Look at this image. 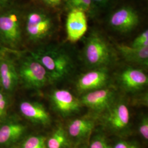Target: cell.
Wrapping results in <instances>:
<instances>
[{
	"label": "cell",
	"instance_id": "cell-1",
	"mask_svg": "<svg viewBox=\"0 0 148 148\" xmlns=\"http://www.w3.org/2000/svg\"><path fill=\"white\" fill-rule=\"evenodd\" d=\"M30 54L46 69L52 82L64 79L73 68L72 60L68 53L58 48H41Z\"/></svg>",
	"mask_w": 148,
	"mask_h": 148
},
{
	"label": "cell",
	"instance_id": "cell-2",
	"mask_svg": "<svg viewBox=\"0 0 148 148\" xmlns=\"http://www.w3.org/2000/svg\"><path fill=\"white\" fill-rule=\"evenodd\" d=\"M109 45L101 35L93 33L87 38L84 49L85 62L92 68H106L112 60Z\"/></svg>",
	"mask_w": 148,
	"mask_h": 148
},
{
	"label": "cell",
	"instance_id": "cell-3",
	"mask_svg": "<svg viewBox=\"0 0 148 148\" xmlns=\"http://www.w3.org/2000/svg\"><path fill=\"white\" fill-rule=\"evenodd\" d=\"M21 16L14 8L0 11V41L6 46L16 48L21 41Z\"/></svg>",
	"mask_w": 148,
	"mask_h": 148
},
{
	"label": "cell",
	"instance_id": "cell-4",
	"mask_svg": "<svg viewBox=\"0 0 148 148\" xmlns=\"http://www.w3.org/2000/svg\"><path fill=\"white\" fill-rule=\"evenodd\" d=\"M18 72L19 79L29 88L40 89L52 82L46 69L31 55L21 60Z\"/></svg>",
	"mask_w": 148,
	"mask_h": 148
},
{
	"label": "cell",
	"instance_id": "cell-5",
	"mask_svg": "<svg viewBox=\"0 0 148 148\" xmlns=\"http://www.w3.org/2000/svg\"><path fill=\"white\" fill-rule=\"evenodd\" d=\"M54 30L52 17L41 10L30 11L25 21V32L32 41L36 42L49 37Z\"/></svg>",
	"mask_w": 148,
	"mask_h": 148
},
{
	"label": "cell",
	"instance_id": "cell-6",
	"mask_svg": "<svg viewBox=\"0 0 148 148\" xmlns=\"http://www.w3.org/2000/svg\"><path fill=\"white\" fill-rule=\"evenodd\" d=\"M107 110L104 117L106 126L115 132H122L126 130L130 122V112L127 105L124 102L113 103Z\"/></svg>",
	"mask_w": 148,
	"mask_h": 148
},
{
	"label": "cell",
	"instance_id": "cell-7",
	"mask_svg": "<svg viewBox=\"0 0 148 148\" xmlns=\"http://www.w3.org/2000/svg\"><path fill=\"white\" fill-rule=\"evenodd\" d=\"M50 98L54 110L63 117L78 112L82 106L80 100L68 90H55Z\"/></svg>",
	"mask_w": 148,
	"mask_h": 148
},
{
	"label": "cell",
	"instance_id": "cell-8",
	"mask_svg": "<svg viewBox=\"0 0 148 148\" xmlns=\"http://www.w3.org/2000/svg\"><path fill=\"white\" fill-rule=\"evenodd\" d=\"M109 79L106 67L95 68L79 76L76 83V89L83 93L101 89L106 85Z\"/></svg>",
	"mask_w": 148,
	"mask_h": 148
},
{
	"label": "cell",
	"instance_id": "cell-9",
	"mask_svg": "<svg viewBox=\"0 0 148 148\" xmlns=\"http://www.w3.org/2000/svg\"><path fill=\"white\" fill-rule=\"evenodd\" d=\"M115 93L109 88H101L84 93L80 101L82 106L90 109L101 112L109 109L113 104Z\"/></svg>",
	"mask_w": 148,
	"mask_h": 148
},
{
	"label": "cell",
	"instance_id": "cell-10",
	"mask_svg": "<svg viewBox=\"0 0 148 148\" xmlns=\"http://www.w3.org/2000/svg\"><path fill=\"white\" fill-rule=\"evenodd\" d=\"M139 16L136 11L128 6L122 7L110 16L109 23L112 28L122 32H129L137 27Z\"/></svg>",
	"mask_w": 148,
	"mask_h": 148
},
{
	"label": "cell",
	"instance_id": "cell-11",
	"mask_svg": "<svg viewBox=\"0 0 148 148\" xmlns=\"http://www.w3.org/2000/svg\"><path fill=\"white\" fill-rule=\"evenodd\" d=\"M86 14L79 10H71L66 21L67 39L70 42H76L84 36L87 30Z\"/></svg>",
	"mask_w": 148,
	"mask_h": 148
},
{
	"label": "cell",
	"instance_id": "cell-12",
	"mask_svg": "<svg viewBox=\"0 0 148 148\" xmlns=\"http://www.w3.org/2000/svg\"><path fill=\"white\" fill-rule=\"evenodd\" d=\"M19 109L22 115L33 123L43 126L51 123L50 115L41 103L24 101L20 104Z\"/></svg>",
	"mask_w": 148,
	"mask_h": 148
},
{
	"label": "cell",
	"instance_id": "cell-13",
	"mask_svg": "<svg viewBox=\"0 0 148 148\" xmlns=\"http://www.w3.org/2000/svg\"><path fill=\"white\" fill-rule=\"evenodd\" d=\"M119 81L123 89L134 92L141 90L148 85V77L140 69L128 68L121 73Z\"/></svg>",
	"mask_w": 148,
	"mask_h": 148
},
{
	"label": "cell",
	"instance_id": "cell-14",
	"mask_svg": "<svg viewBox=\"0 0 148 148\" xmlns=\"http://www.w3.org/2000/svg\"><path fill=\"white\" fill-rule=\"evenodd\" d=\"M19 77L13 61L5 57H0V86L7 91L14 90Z\"/></svg>",
	"mask_w": 148,
	"mask_h": 148
},
{
	"label": "cell",
	"instance_id": "cell-15",
	"mask_svg": "<svg viewBox=\"0 0 148 148\" xmlns=\"http://www.w3.org/2000/svg\"><path fill=\"white\" fill-rule=\"evenodd\" d=\"M95 126V122L90 118L82 117L70 122L68 126V134L77 140H84L89 137Z\"/></svg>",
	"mask_w": 148,
	"mask_h": 148
},
{
	"label": "cell",
	"instance_id": "cell-16",
	"mask_svg": "<svg viewBox=\"0 0 148 148\" xmlns=\"http://www.w3.org/2000/svg\"><path fill=\"white\" fill-rule=\"evenodd\" d=\"M117 49L128 62L143 66H148V47L136 48L123 44L117 45Z\"/></svg>",
	"mask_w": 148,
	"mask_h": 148
},
{
	"label": "cell",
	"instance_id": "cell-17",
	"mask_svg": "<svg viewBox=\"0 0 148 148\" xmlns=\"http://www.w3.org/2000/svg\"><path fill=\"white\" fill-rule=\"evenodd\" d=\"M25 127L19 123L11 122L0 127V145L14 143L21 138Z\"/></svg>",
	"mask_w": 148,
	"mask_h": 148
},
{
	"label": "cell",
	"instance_id": "cell-18",
	"mask_svg": "<svg viewBox=\"0 0 148 148\" xmlns=\"http://www.w3.org/2000/svg\"><path fill=\"white\" fill-rule=\"evenodd\" d=\"M68 134L63 127H59L46 140L47 148H67L70 145Z\"/></svg>",
	"mask_w": 148,
	"mask_h": 148
},
{
	"label": "cell",
	"instance_id": "cell-19",
	"mask_svg": "<svg viewBox=\"0 0 148 148\" xmlns=\"http://www.w3.org/2000/svg\"><path fill=\"white\" fill-rule=\"evenodd\" d=\"M46 140L42 136H32L24 141L21 148H47Z\"/></svg>",
	"mask_w": 148,
	"mask_h": 148
},
{
	"label": "cell",
	"instance_id": "cell-20",
	"mask_svg": "<svg viewBox=\"0 0 148 148\" xmlns=\"http://www.w3.org/2000/svg\"><path fill=\"white\" fill-rule=\"evenodd\" d=\"M92 0H66L67 7L71 10H79L85 12H89L93 4Z\"/></svg>",
	"mask_w": 148,
	"mask_h": 148
},
{
	"label": "cell",
	"instance_id": "cell-21",
	"mask_svg": "<svg viewBox=\"0 0 148 148\" xmlns=\"http://www.w3.org/2000/svg\"><path fill=\"white\" fill-rule=\"evenodd\" d=\"M90 148H112L108 144L106 138L102 135H97L93 138L90 144Z\"/></svg>",
	"mask_w": 148,
	"mask_h": 148
},
{
	"label": "cell",
	"instance_id": "cell-22",
	"mask_svg": "<svg viewBox=\"0 0 148 148\" xmlns=\"http://www.w3.org/2000/svg\"><path fill=\"white\" fill-rule=\"evenodd\" d=\"M131 47L136 48H143L148 47V31L145 30L144 32L138 35L133 41Z\"/></svg>",
	"mask_w": 148,
	"mask_h": 148
},
{
	"label": "cell",
	"instance_id": "cell-23",
	"mask_svg": "<svg viewBox=\"0 0 148 148\" xmlns=\"http://www.w3.org/2000/svg\"><path fill=\"white\" fill-rule=\"evenodd\" d=\"M139 133L143 139L147 141L148 140V119L145 116L142 119L139 125Z\"/></svg>",
	"mask_w": 148,
	"mask_h": 148
},
{
	"label": "cell",
	"instance_id": "cell-24",
	"mask_svg": "<svg viewBox=\"0 0 148 148\" xmlns=\"http://www.w3.org/2000/svg\"><path fill=\"white\" fill-rule=\"evenodd\" d=\"M7 100L1 92H0V120L4 118L7 113Z\"/></svg>",
	"mask_w": 148,
	"mask_h": 148
},
{
	"label": "cell",
	"instance_id": "cell-25",
	"mask_svg": "<svg viewBox=\"0 0 148 148\" xmlns=\"http://www.w3.org/2000/svg\"><path fill=\"white\" fill-rule=\"evenodd\" d=\"M112 148H140L137 144L126 140H119Z\"/></svg>",
	"mask_w": 148,
	"mask_h": 148
},
{
	"label": "cell",
	"instance_id": "cell-26",
	"mask_svg": "<svg viewBox=\"0 0 148 148\" xmlns=\"http://www.w3.org/2000/svg\"><path fill=\"white\" fill-rule=\"evenodd\" d=\"M43 2L48 7H56L60 5L63 0H42Z\"/></svg>",
	"mask_w": 148,
	"mask_h": 148
},
{
	"label": "cell",
	"instance_id": "cell-27",
	"mask_svg": "<svg viewBox=\"0 0 148 148\" xmlns=\"http://www.w3.org/2000/svg\"><path fill=\"white\" fill-rule=\"evenodd\" d=\"M11 0H0V11L5 10L8 7Z\"/></svg>",
	"mask_w": 148,
	"mask_h": 148
},
{
	"label": "cell",
	"instance_id": "cell-28",
	"mask_svg": "<svg viewBox=\"0 0 148 148\" xmlns=\"http://www.w3.org/2000/svg\"><path fill=\"white\" fill-rule=\"evenodd\" d=\"M110 0H92L93 2L98 5H106Z\"/></svg>",
	"mask_w": 148,
	"mask_h": 148
},
{
	"label": "cell",
	"instance_id": "cell-29",
	"mask_svg": "<svg viewBox=\"0 0 148 148\" xmlns=\"http://www.w3.org/2000/svg\"><path fill=\"white\" fill-rule=\"evenodd\" d=\"M80 148H88L86 145H84V146H82Z\"/></svg>",
	"mask_w": 148,
	"mask_h": 148
}]
</instances>
